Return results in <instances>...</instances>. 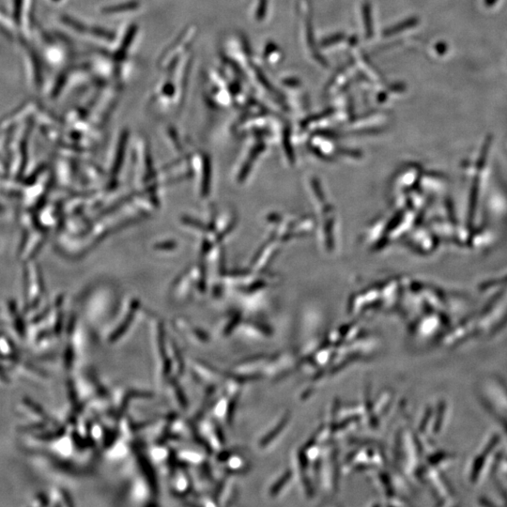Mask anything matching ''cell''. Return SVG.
<instances>
[{
    "label": "cell",
    "instance_id": "6da1fadb",
    "mask_svg": "<svg viewBox=\"0 0 507 507\" xmlns=\"http://www.w3.org/2000/svg\"><path fill=\"white\" fill-rule=\"evenodd\" d=\"M178 477H179V478L177 479V481H176V485H175V487H176V490L180 491V492H181V491H183V490L185 491V490H186V489H187V487H188V483H187V480H186V476L183 475V474H180V475H179Z\"/></svg>",
    "mask_w": 507,
    "mask_h": 507
},
{
    "label": "cell",
    "instance_id": "7a4b0ae2",
    "mask_svg": "<svg viewBox=\"0 0 507 507\" xmlns=\"http://www.w3.org/2000/svg\"><path fill=\"white\" fill-rule=\"evenodd\" d=\"M220 405H221V403H220ZM220 405L219 404L217 405V408H218V409H220V408H221V406H220ZM222 406H223V407H224L225 409H228V407L226 406V404L225 403L222 404ZM220 413H221V409H217V410H216V414L220 415Z\"/></svg>",
    "mask_w": 507,
    "mask_h": 507
}]
</instances>
